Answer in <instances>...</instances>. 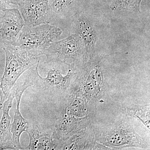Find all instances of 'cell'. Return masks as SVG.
<instances>
[{"label": "cell", "instance_id": "cell-11", "mask_svg": "<svg viewBox=\"0 0 150 150\" xmlns=\"http://www.w3.org/2000/svg\"><path fill=\"white\" fill-rule=\"evenodd\" d=\"M14 97L15 87L13 86L3 107V115L0 121V150L10 149L9 143L12 134L11 132V117L9 115V111L12 107Z\"/></svg>", "mask_w": 150, "mask_h": 150}, {"label": "cell", "instance_id": "cell-2", "mask_svg": "<svg viewBox=\"0 0 150 150\" xmlns=\"http://www.w3.org/2000/svg\"><path fill=\"white\" fill-rule=\"evenodd\" d=\"M6 54V67L0 88L7 97L21 76L40 62L43 54L28 51L13 44H1Z\"/></svg>", "mask_w": 150, "mask_h": 150}, {"label": "cell", "instance_id": "cell-5", "mask_svg": "<svg viewBox=\"0 0 150 150\" xmlns=\"http://www.w3.org/2000/svg\"><path fill=\"white\" fill-rule=\"evenodd\" d=\"M17 6L26 26L49 23L53 16L50 0H17Z\"/></svg>", "mask_w": 150, "mask_h": 150}, {"label": "cell", "instance_id": "cell-10", "mask_svg": "<svg viewBox=\"0 0 150 150\" xmlns=\"http://www.w3.org/2000/svg\"><path fill=\"white\" fill-rule=\"evenodd\" d=\"M75 32L83 42L87 61L93 59L96 56V44L97 37L95 30L88 18L80 13L75 16L73 21Z\"/></svg>", "mask_w": 150, "mask_h": 150}, {"label": "cell", "instance_id": "cell-16", "mask_svg": "<svg viewBox=\"0 0 150 150\" xmlns=\"http://www.w3.org/2000/svg\"><path fill=\"white\" fill-rule=\"evenodd\" d=\"M107 1H108L109 2H110V0H107Z\"/></svg>", "mask_w": 150, "mask_h": 150}, {"label": "cell", "instance_id": "cell-14", "mask_svg": "<svg viewBox=\"0 0 150 150\" xmlns=\"http://www.w3.org/2000/svg\"><path fill=\"white\" fill-rule=\"evenodd\" d=\"M11 4L17 5V0H0V11L7 8Z\"/></svg>", "mask_w": 150, "mask_h": 150}, {"label": "cell", "instance_id": "cell-3", "mask_svg": "<svg viewBox=\"0 0 150 150\" xmlns=\"http://www.w3.org/2000/svg\"><path fill=\"white\" fill-rule=\"evenodd\" d=\"M43 55L46 57L45 63L59 62L67 65V62L71 60V63L76 68L88 62L86 59L83 42L76 33L59 41H53L43 51Z\"/></svg>", "mask_w": 150, "mask_h": 150}, {"label": "cell", "instance_id": "cell-8", "mask_svg": "<svg viewBox=\"0 0 150 150\" xmlns=\"http://www.w3.org/2000/svg\"><path fill=\"white\" fill-rule=\"evenodd\" d=\"M32 82L28 77L25 76L23 82L15 86V97L16 100V107L15 111L13 122L11 124L12 137L9 143L10 150H24L21 145L20 139L22 134L26 130L28 121L25 119L20 111V104L23 94L26 89L31 87Z\"/></svg>", "mask_w": 150, "mask_h": 150}, {"label": "cell", "instance_id": "cell-7", "mask_svg": "<svg viewBox=\"0 0 150 150\" xmlns=\"http://www.w3.org/2000/svg\"><path fill=\"white\" fill-rule=\"evenodd\" d=\"M25 132L28 134L30 141L24 150H59V143L54 136L52 126L46 127L34 122H28Z\"/></svg>", "mask_w": 150, "mask_h": 150}, {"label": "cell", "instance_id": "cell-4", "mask_svg": "<svg viewBox=\"0 0 150 150\" xmlns=\"http://www.w3.org/2000/svg\"><path fill=\"white\" fill-rule=\"evenodd\" d=\"M62 30L49 23L35 26L24 25L13 44L28 51L43 54L53 41L62 35Z\"/></svg>", "mask_w": 150, "mask_h": 150}, {"label": "cell", "instance_id": "cell-6", "mask_svg": "<svg viewBox=\"0 0 150 150\" xmlns=\"http://www.w3.org/2000/svg\"><path fill=\"white\" fill-rule=\"evenodd\" d=\"M99 138L101 144L114 148L139 147L142 145L141 137L126 121L109 126Z\"/></svg>", "mask_w": 150, "mask_h": 150}, {"label": "cell", "instance_id": "cell-13", "mask_svg": "<svg viewBox=\"0 0 150 150\" xmlns=\"http://www.w3.org/2000/svg\"><path fill=\"white\" fill-rule=\"evenodd\" d=\"M78 0H51V8L53 16L56 14L64 13L71 9Z\"/></svg>", "mask_w": 150, "mask_h": 150}, {"label": "cell", "instance_id": "cell-12", "mask_svg": "<svg viewBox=\"0 0 150 150\" xmlns=\"http://www.w3.org/2000/svg\"><path fill=\"white\" fill-rule=\"evenodd\" d=\"M143 0H110V8L112 11L127 10L141 12L140 6Z\"/></svg>", "mask_w": 150, "mask_h": 150}, {"label": "cell", "instance_id": "cell-15", "mask_svg": "<svg viewBox=\"0 0 150 150\" xmlns=\"http://www.w3.org/2000/svg\"><path fill=\"white\" fill-rule=\"evenodd\" d=\"M7 98L0 88V112L2 110L4 103Z\"/></svg>", "mask_w": 150, "mask_h": 150}, {"label": "cell", "instance_id": "cell-1", "mask_svg": "<svg viewBox=\"0 0 150 150\" xmlns=\"http://www.w3.org/2000/svg\"><path fill=\"white\" fill-rule=\"evenodd\" d=\"M39 63L36 64L35 69L31 68L33 80L32 87L43 94L48 99L52 100L62 97L65 98L76 74L74 65L73 64L67 65L68 72L64 75L61 68V65L63 63H47L48 67L45 68L47 76L43 77L38 72Z\"/></svg>", "mask_w": 150, "mask_h": 150}, {"label": "cell", "instance_id": "cell-9", "mask_svg": "<svg viewBox=\"0 0 150 150\" xmlns=\"http://www.w3.org/2000/svg\"><path fill=\"white\" fill-rule=\"evenodd\" d=\"M4 15L0 17V43L14 44L25 25L24 20L18 8L3 10Z\"/></svg>", "mask_w": 150, "mask_h": 150}]
</instances>
